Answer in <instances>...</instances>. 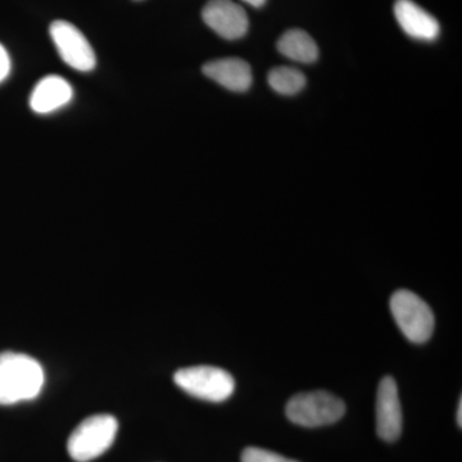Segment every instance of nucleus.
I'll list each match as a JSON object with an SVG mask.
<instances>
[{
    "mask_svg": "<svg viewBox=\"0 0 462 462\" xmlns=\"http://www.w3.org/2000/svg\"><path fill=\"white\" fill-rule=\"evenodd\" d=\"M376 431L385 442H394L402 433V409L396 380L382 379L376 394Z\"/></svg>",
    "mask_w": 462,
    "mask_h": 462,
    "instance_id": "6e6552de",
    "label": "nucleus"
},
{
    "mask_svg": "<svg viewBox=\"0 0 462 462\" xmlns=\"http://www.w3.org/2000/svg\"><path fill=\"white\" fill-rule=\"evenodd\" d=\"M118 430V422L107 413L85 419L69 438L67 449L78 462H89L99 457L114 443Z\"/></svg>",
    "mask_w": 462,
    "mask_h": 462,
    "instance_id": "f03ea898",
    "label": "nucleus"
},
{
    "mask_svg": "<svg viewBox=\"0 0 462 462\" xmlns=\"http://www.w3.org/2000/svg\"><path fill=\"white\" fill-rule=\"evenodd\" d=\"M72 97H74V90L69 81L60 76H47L33 88L30 97V107L35 114H51L69 105Z\"/></svg>",
    "mask_w": 462,
    "mask_h": 462,
    "instance_id": "9d476101",
    "label": "nucleus"
},
{
    "mask_svg": "<svg viewBox=\"0 0 462 462\" xmlns=\"http://www.w3.org/2000/svg\"><path fill=\"white\" fill-rule=\"evenodd\" d=\"M394 16L401 29L416 41H436L439 35V23L412 0H397Z\"/></svg>",
    "mask_w": 462,
    "mask_h": 462,
    "instance_id": "1a4fd4ad",
    "label": "nucleus"
},
{
    "mask_svg": "<svg viewBox=\"0 0 462 462\" xmlns=\"http://www.w3.org/2000/svg\"><path fill=\"white\" fill-rule=\"evenodd\" d=\"M203 21L221 38L236 41L248 32V16L233 0H209L202 11Z\"/></svg>",
    "mask_w": 462,
    "mask_h": 462,
    "instance_id": "0eeeda50",
    "label": "nucleus"
},
{
    "mask_svg": "<svg viewBox=\"0 0 462 462\" xmlns=\"http://www.w3.org/2000/svg\"><path fill=\"white\" fill-rule=\"evenodd\" d=\"M44 385L42 365L23 354H0V404L33 400Z\"/></svg>",
    "mask_w": 462,
    "mask_h": 462,
    "instance_id": "f257e3e1",
    "label": "nucleus"
},
{
    "mask_svg": "<svg viewBox=\"0 0 462 462\" xmlns=\"http://www.w3.org/2000/svg\"><path fill=\"white\" fill-rule=\"evenodd\" d=\"M278 50L282 56L297 62H315L319 57V48L314 39L300 29L289 30L279 39Z\"/></svg>",
    "mask_w": 462,
    "mask_h": 462,
    "instance_id": "f8f14e48",
    "label": "nucleus"
},
{
    "mask_svg": "<svg viewBox=\"0 0 462 462\" xmlns=\"http://www.w3.org/2000/svg\"><path fill=\"white\" fill-rule=\"evenodd\" d=\"M203 74L225 89L247 91L252 85L251 66L240 58H223V60H211L203 66Z\"/></svg>",
    "mask_w": 462,
    "mask_h": 462,
    "instance_id": "9b49d317",
    "label": "nucleus"
},
{
    "mask_svg": "<svg viewBox=\"0 0 462 462\" xmlns=\"http://www.w3.org/2000/svg\"><path fill=\"white\" fill-rule=\"evenodd\" d=\"M9 72H11V58L5 48L0 44V83L8 78Z\"/></svg>",
    "mask_w": 462,
    "mask_h": 462,
    "instance_id": "2eb2a0df",
    "label": "nucleus"
},
{
    "mask_svg": "<svg viewBox=\"0 0 462 462\" xmlns=\"http://www.w3.org/2000/svg\"><path fill=\"white\" fill-rule=\"evenodd\" d=\"M50 32L58 54L66 65L80 72H89L96 67V53L78 27L67 21H54Z\"/></svg>",
    "mask_w": 462,
    "mask_h": 462,
    "instance_id": "423d86ee",
    "label": "nucleus"
},
{
    "mask_svg": "<svg viewBox=\"0 0 462 462\" xmlns=\"http://www.w3.org/2000/svg\"><path fill=\"white\" fill-rule=\"evenodd\" d=\"M391 311L398 328L410 342L425 343L434 331V315L418 294L401 289L391 298Z\"/></svg>",
    "mask_w": 462,
    "mask_h": 462,
    "instance_id": "20e7f679",
    "label": "nucleus"
},
{
    "mask_svg": "<svg viewBox=\"0 0 462 462\" xmlns=\"http://www.w3.org/2000/svg\"><path fill=\"white\" fill-rule=\"evenodd\" d=\"M243 2L247 3L252 7L260 8L266 3V0H243Z\"/></svg>",
    "mask_w": 462,
    "mask_h": 462,
    "instance_id": "dca6fc26",
    "label": "nucleus"
},
{
    "mask_svg": "<svg viewBox=\"0 0 462 462\" xmlns=\"http://www.w3.org/2000/svg\"><path fill=\"white\" fill-rule=\"evenodd\" d=\"M176 385L190 396L208 402H223L231 397L236 382L220 367L193 366L178 370L173 375Z\"/></svg>",
    "mask_w": 462,
    "mask_h": 462,
    "instance_id": "39448f33",
    "label": "nucleus"
},
{
    "mask_svg": "<svg viewBox=\"0 0 462 462\" xmlns=\"http://www.w3.org/2000/svg\"><path fill=\"white\" fill-rule=\"evenodd\" d=\"M269 84L276 93L294 96L305 88L306 78L293 67H276L270 71Z\"/></svg>",
    "mask_w": 462,
    "mask_h": 462,
    "instance_id": "ddd939ff",
    "label": "nucleus"
},
{
    "mask_svg": "<svg viewBox=\"0 0 462 462\" xmlns=\"http://www.w3.org/2000/svg\"><path fill=\"white\" fill-rule=\"evenodd\" d=\"M285 411L293 424L318 428L340 420L345 415L346 404L329 392H306L291 398Z\"/></svg>",
    "mask_w": 462,
    "mask_h": 462,
    "instance_id": "7ed1b4c3",
    "label": "nucleus"
},
{
    "mask_svg": "<svg viewBox=\"0 0 462 462\" xmlns=\"http://www.w3.org/2000/svg\"><path fill=\"white\" fill-rule=\"evenodd\" d=\"M457 424H458V427L461 428V425H462V400L460 398V402H458V410H457Z\"/></svg>",
    "mask_w": 462,
    "mask_h": 462,
    "instance_id": "f3484780",
    "label": "nucleus"
},
{
    "mask_svg": "<svg viewBox=\"0 0 462 462\" xmlns=\"http://www.w3.org/2000/svg\"><path fill=\"white\" fill-rule=\"evenodd\" d=\"M242 462H298L267 449L249 447L242 455Z\"/></svg>",
    "mask_w": 462,
    "mask_h": 462,
    "instance_id": "4468645a",
    "label": "nucleus"
}]
</instances>
